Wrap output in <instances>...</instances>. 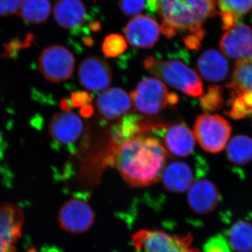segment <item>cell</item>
<instances>
[{
	"mask_svg": "<svg viewBox=\"0 0 252 252\" xmlns=\"http://www.w3.org/2000/svg\"><path fill=\"white\" fill-rule=\"evenodd\" d=\"M147 7L161 21V32L172 38L179 32H187L186 46L198 49L205 35L203 24L216 14L215 0H147Z\"/></svg>",
	"mask_w": 252,
	"mask_h": 252,
	"instance_id": "cell-1",
	"label": "cell"
},
{
	"mask_svg": "<svg viewBox=\"0 0 252 252\" xmlns=\"http://www.w3.org/2000/svg\"><path fill=\"white\" fill-rule=\"evenodd\" d=\"M167 156L160 141L138 135L119 147L113 164L128 185L147 187L161 180Z\"/></svg>",
	"mask_w": 252,
	"mask_h": 252,
	"instance_id": "cell-2",
	"label": "cell"
},
{
	"mask_svg": "<svg viewBox=\"0 0 252 252\" xmlns=\"http://www.w3.org/2000/svg\"><path fill=\"white\" fill-rule=\"evenodd\" d=\"M144 66L149 72L187 95L201 97L204 94L203 81L196 71L175 60L162 61L149 56Z\"/></svg>",
	"mask_w": 252,
	"mask_h": 252,
	"instance_id": "cell-3",
	"label": "cell"
},
{
	"mask_svg": "<svg viewBox=\"0 0 252 252\" xmlns=\"http://www.w3.org/2000/svg\"><path fill=\"white\" fill-rule=\"evenodd\" d=\"M190 234L172 235L160 230H141L132 237L136 252H200L192 248Z\"/></svg>",
	"mask_w": 252,
	"mask_h": 252,
	"instance_id": "cell-4",
	"label": "cell"
},
{
	"mask_svg": "<svg viewBox=\"0 0 252 252\" xmlns=\"http://www.w3.org/2000/svg\"><path fill=\"white\" fill-rule=\"evenodd\" d=\"M231 131L230 123L217 114H202L194 124L195 138L203 150L211 154L220 153L225 149Z\"/></svg>",
	"mask_w": 252,
	"mask_h": 252,
	"instance_id": "cell-5",
	"label": "cell"
},
{
	"mask_svg": "<svg viewBox=\"0 0 252 252\" xmlns=\"http://www.w3.org/2000/svg\"><path fill=\"white\" fill-rule=\"evenodd\" d=\"M171 94L166 86L158 78H147L130 94L136 110L147 115L161 112L170 104Z\"/></svg>",
	"mask_w": 252,
	"mask_h": 252,
	"instance_id": "cell-6",
	"label": "cell"
},
{
	"mask_svg": "<svg viewBox=\"0 0 252 252\" xmlns=\"http://www.w3.org/2000/svg\"><path fill=\"white\" fill-rule=\"evenodd\" d=\"M74 66V55L64 46H50L43 50L39 56V70L50 82L61 83L69 79Z\"/></svg>",
	"mask_w": 252,
	"mask_h": 252,
	"instance_id": "cell-7",
	"label": "cell"
},
{
	"mask_svg": "<svg viewBox=\"0 0 252 252\" xmlns=\"http://www.w3.org/2000/svg\"><path fill=\"white\" fill-rule=\"evenodd\" d=\"M49 131L51 138L63 146L74 148L86 133L84 122L75 113L59 112L54 114L49 123Z\"/></svg>",
	"mask_w": 252,
	"mask_h": 252,
	"instance_id": "cell-8",
	"label": "cell"
},
{
	"mask_svg": "<svg viewBox=\"0 0 252 252\" xmlns=\"http://www.w3.org/2000/svg\"><path fill=\"white\" fill-rule=\"evenodd\" d=\"M94 212L84 199H69L59 212V222L62 229L71 233H83L94 224Z\"/></svg>",
	"mask_w": 252,
	"mask_h": 252,
	"instance_id": "cell-9",
	"label": "cell"
},
{
	"mask_svg": "<svg viewBox=\"0 0 252 252\" xmlns=\"http://www.w3.org/2000/svg\"><path fill=\"white\" fill-rule=\"evenodd\" d=\"M126 41L130 45L141 49L153 47L158 40L161 28L154 18L147 16H137L126 26Z\"/></svg>",
	"mask_w": 252,
	"mask_h": 252,
	"instance_id": "cell-10",
	"label": "cell"
},
{
	"mask_svg": "<svg viewBox=\"0 0 252 252\" xmlns=\"http://www.w3.org/2000/svg\"><path fill=\"white\" fill-rule=\"evenodd\" d=\"M79 81L83 87L91 91H104L112 82V70L108 63L98 57L84 59L78 71Z\"/></svg>",
	"mask_w": 252,
	"mask_h": 252,
	"instance_id": "cell-11",
	"label": "cell"
},
{
	"mask_svg": "<svg viewBox=\"0 0 252 252\" xmlns=\"http://www.w3.org/2000/svg\"><path fill=\"white\" fill-rule=\"evenodd\" d=\"M222 52L235 59H243L252 55V30L244 23H238L225 31L220 38Z\"/></svg>",
	"mask_w": 252,
	"mask_h": 252,
	"instance_id": "cell-12",
	"label": "cell"
},
{
	"mask_svg": "<svg viewBox=\"0 0 252 252\" xmlns=\"http://www.w3.org/2000/svg\"><path fill=\"white\" fill-rule=\"evenodd\" d=\"M221 200L218 187L208 180L194 182L189 190L187 201L195 213L206 215L213 211Z\"/></svg>",
	"mask_w": 252,
	"mask_h": 252,
	"instance_id": "cell-13",
	"label": "cell"
},
{
	"mask_svg": "<svg viewBox=\"0 0 252 252\" xmlns=\"http://www.w3.org/2000/svg\"><path fill=\"white\" fill-rule=\"evenodd\" d=\"M96 105L101 117L113 121L127 114L133 104L130 95L125 91L111 88L101 93L96 100Z\"/></svg>",
	"mask_w": 252,
	"mask_h": 252,
	"instance_id": "cell-14",
	"label": "cell"
},
{
	"mask_svg": "<svg viewBox=\"0 0 252 252\" xmlns=\"http://www.w3.org/2000/svg\"><path fill=\"white\" fill-rule=\"evenodd\" d=\"M24 223L23 210L15 204L0 203V238L14 246L22 233Z\"/></svg>",
	"mask_w": 252,
	"mask_h": 252,
	"instance_id": "cell-15",
	"label": "cell"
},
{
	"mask_svg": "<svg viewBox=\"0 0 252 252\" xmlns=\"http://www.w3.org/2000/svg\"><path fill=\"white\" fill-rule=\"evenodd\" d=\"M195 135L187 124H174L167 129L164 142L167 150L177 157H187L195 148Z\"/></svg>",
	"mask_w": 252,
	"mask_h": 252,
	"instance_id": "cell-16",
	"label": "cell"
},
{
	"mask_svg": "<svg viewBox=\"0 0 252 252\" xmlns=\"http://www.w3.org/2000/svg\"><path fill=\"white\" fill-rule=\"evenodd\" d=\"M55 20L61 27L76 30L87 19V9L81 0H59L54 9Z\"/></svg>",
	"mask_w": 252,
	"mask_h": 252,
	"instance_id": "cell-17",
	"label": "cell"
},
{
	"mask_svg": "<svg viewBox=\"0 0 252 252\" xmlns=\"http://www.w3.org/2000/svg\"><path fill=\"white\" fill-rule=\"evenodd\" d=\"M193 172L185 162H172L165 166L162 180L167 190L174 193H183L193 185Z\"/></svg>",
	"mask_w": 252,
	"mask_h": 252,
	"instance_id": "cell-18",
	"label": "cell"
},
{
	"mask_svg": "<svg viewBox=\"0 0 252 252\" xmlns=\"http://www.w3.org/2000/svg\"><path fill=\"white\" fill-rule=\"evenodd\" d=\"M197 67L202 77L212 82L224 80L229 71L228 61L215 49L205 51L199 57Z\"/></svg>",
	"mask_w": 252,
	"mask_h": 252,
	"instance_id": "cell-19",
	"label": "cell"
},
{
	"mask_svg": "<svg viewBox=\"0 0 252 252\" xmlns=\"http://www.w3.org/2000/svg\"><path fill=\"white\" fill-rule=\"evenodd\" d=\"M223 29H230L248 14L252 8V0H218Z\"/></svg>",
	"mask_w": 252,
	"mask_h": 252,
	"instance_id": "cell-20",
	"label": "cell"
},
{
	"mask_svg": "<svg viewBox=\"0 0 252 252\" xmlns=\"http://www.w3.org/2000/svg\"><path fill=\"white\" fill-rule=\"evenodd\" d=\"M226 87L231 91L230 95L233 96L245 91H252V55L238 60L235 63L231 79Z\"/></svg>",
	"mask_w": 252,
	"mask_h": 252,
	"instance_id": "cell-21",
	"label": "cell"
},
{
	"mask_svg": "<svg viewBox=\"0 0 252 252\" xmlns=\"http://www.w3.org/2000/svg\"><path fill=\"white\" fill-rule=\"evenodd\" d=\"M51 11L49 0H21L18 13L25 22L40 24L47 21Z\"/></svg>",
	"mask_w": 252,
	"mask_h": 252,
	"instance_id": "cell-22",
	"label": "cell"
},
{
	"mask_svg": "<svg viewBox=\"0 0 252 252\" xmlns=\"http://www.w3.org/2000/svg\"><path fill=\"white\" fill-rule=\"evenodd\" d=\"M144 129L140 117L137 115H126L118 124L113 126L111 136L113 142L120 147L126 142L138 136Z\"/></svg>",
	"mask_w": 252,
	"mask_h": 252,
	"instance_id": "cell-23",
	"label": "cell"
},
{
	"mask_svg": "<svg viewBox=\"0 0 252 252\" xmlns=\"http://www.w3.org/2000/svg\"><path fill=\"white\" fill-rule=\"evenodd\" d=\"M231 248L237 252H252V224L246 220L235 222L228 232Z\"/></svg>",
	"mask_w": 252,
	"mask_h": 252,
	"instance_id": "cell-24",
	"label": "cell"
},
{
	"mask_svg": "<svg viewBox=\"0 0 252 252\" xmlns=\"http://www.w3.org/2000/svg\"><path fill=\"white\" fill-rule=\"evenodd\" d=\"M228 160L236 165H246L252 160V139L240 135L233 137L226 147Z\"/></svg>",
	"mask_w": 252,
	"mask_h": 252,
	"instance_id": "cell-25",
	"label": "cell"
},
{
	"mask_svg": "<svg viewBox=\"0 0 252 252\" xmlns=\"http://www.w3.org/2000/svg\"><path fill=\"white\" fill-rule=\"evenodd\" d=\"M224 104L223 90L220 86H210L206 94L200 97V106L205 112H216Z\"/></svg>",
	"mask_w": 252,
	"mask_h": 252,
	"instance_id": "cell-26",
	"label": "cell"
},
{
	"mask_svg": "<svg viewBox=\"0 0 252 252\" xmlns=\"http://www.w3.org/2000/svg\"><path fill=\"white\" fill-rule=\"evenodd\" d=\"M102 52L108 58H116L127 49L124 36L117 34L107 36L102 44Z\"/></svg>",
	"mask_w": 252,
	"mask_h": 252,
	"instance_id": "cell-27",
	"label": "cell"
},
{
	"mask_svg": "<svg viewBox=\"0 0 252 252\" xmlns=\"http://www.w3.org/2000/svg\"><path fill=\"white\" fill-rule=\"evenodd\" d=\"M228 105H230L228 116L234 120L245 119L252 114V109L245 104L240 96L230 95Z\"/></svg>",
	"mask_w": 252,
	"mask_h": 252,
	"instance_id": "cell-28",
	"label": "cell"
},
{
	"mask_svg": "<svg viewBox=\"0 0 252 252\" xmlns=\"http://www.w3.org/2000/svg\"><path fill=\"white\" fill-rule=\"evenodd\" d=\"M204 252H231L230 244L223 235L218 234L209 239L203 247Z\"/></svg>",
	"mask_w": 252,
	"mask_h": 252,
	"instance_id": "cell-29",
	"label": "cell"
},
{
	"mask_svg": "<svg viewBox=\"0 0 252 252\" xmlns=\"http://www.w3.org/2000/svg\"><path fill=\"white\" fill-rule=\"evenodd\" d=\"M119 5L126 16H135L147 6V0H119Z\"/></svg>",
	"mask_w": 252,
	"mask_h": 252,
	"instance_id": "cell-30",
	"label": "cell"
},
{
	"mask_svg": "<svg viewBox=\"0 0 252 252\" xmlns=\"http://www.w3.org/2000/svg\"><path fill=\"white\" fill-rule=\"evenodd\" d=\"M21 0H0V16H8L18 12Z\"/></svg>",
	"mask_w": 252,
	"mask_h": 252,
	"instance_id": "cell-31",
	"label": "cell"
},
{
	"mask_svg": "<svg viewBox=\"0 0 252 252\" xmlns=\"http://www.w3.org/2000/svg\"><path fill=\"white\" fill-rule=\"evenodd\" d=\"M71 100L74 107H84L88 102L91 101V96L84 91H78L73 93Z\"/></svg>",
	"mask_w": 252,
	"mask_h": 252,
	"instance_id": "cell-32",
	"label": "cell"
},
{
	"mask_svg": "<svg viewBox=\"0 0 252 252\" xmlns=\"http://www.w3.org/2000/svg\"><path fill=\"white\" fill-rule=\"evenodd\" d=\"M16 249L14 246L6 243L0 238V252H15Z\"/></svg>",
	"mask_w": 252,
	"mask_h": 252,
	"instance_id": "cell-33",
	"label": "cell"
},
{
	"mask_svg": "<svg viewBox=\"0 0 252 252\" xmlns=\"http://www.w3.org/2000/svg\"><path fill=\"white\" fill-rule=\"evenodd\" d=\"M94 110H93L92 107L89 105H85L81 107L80 113L81 116L84 117H89L92 115Z\"/></svg>",
	"mask_w": 252,
	"mask_h": 252,
	"instance_id": "cell-34",
	"label": "cell"
}]
</instances>
